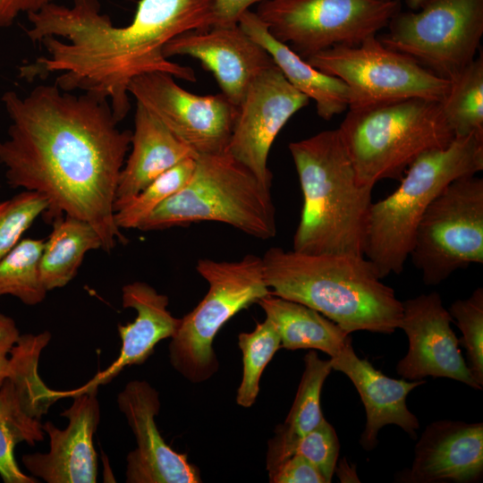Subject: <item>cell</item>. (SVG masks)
<instances>
[{
    "label": "cell",
    "instance_id": "1",
    "mask_svg": "<svg viewBox=\"0 0 483 483\" xmlns=\"http://www.w3.org/2000/svg\"><path fill=\"white\" fill-rule=\"evenodd\" d=\"M1 100L11 122L0 140L7 184L43 195L48 221L70 216L89 223L103 250L124 244L114 202L131 131L117 127L108 101L55 83L38 85L25 97L7 90Z\"/></svg>",
    "mask_w": 483,
    "mask_h": 483
},
{
    "label": "cell",
    "instance_id": "2",
    "mask_svg": "<svg viewBox=\"0 0 483 483\" xmlns=\"http://www.w3.org/2000/svg\"><path fill=\"white\" fill-rule=\"evenodd\" d=\"M215 0H140L132 21L116 27L100 12L97 0L56 3L27 14L25 34L47 55L21 65L19 77L32 81L56 74L64 91L75 89L108 101L118 122L131 108L128 86L136 76L163 72L195 81L192 68L163 54L171 39L215 24Z\"/></svg>",
    "mask_w": 483,
    "mask_h": 483
},
{
    "label": "cell",
    "instance_id": "3",
    "mask_svg": "<svg viewBox=\"0 0 483 483\" xmlns=\"http://www.w3.org/2000/svg\"><path fill=\"white\" fill-rule=\"evenodd\" d=\"M261 258L270 294L312 308L349 334L399 328L402 301L366 257L271 247Z\"/></svg>",
    "mask_w": 483,
    "mask_h": 483
},
{
    "label": "cell",
    "instance_id": "4",
    "mask_svg": "<svg viewBox=\"0 0 483 483\" xmlns=\"http://www.w3.org/2000/svg\"><path fill=\"white\" fill-rule=\"evenodd\" d=\"M303 204L292 250L364 256L373 187L361 186L338 128L292 141Z\"/></svg>",
    "mask_w": 483,
    "mask_h": 483
},
{
    "label": "cell",
    "instance_id": "5",
    "mask_svg": "<svg viewBox=\"0 0 483 483\" xmlns=\"http://www.w3.org/2000/svg\"><path fill=\"white\" fill-rule=\"evenodd\" d=\"M483 169V138L455 137L446 148L427 152L406 170L399 186L372 202L366 227L364 257L381 279L402 272L418 225L435 198L452 181Z\"/></svg>",
    "mask_w": 483,
    "mask_h": 483
},
{
    "label": "cell",
    "instance_id": "6",
    "mask_svg": "<svg viewBox=\"0 0 483 483\" xmlns=\"http://www.w3.org/2000/svg\"><path fill=\"white\" fill-rule=\"evenodd\" d=\"M338 130L358 183L369 187L401 180L417 158L455 139L440 102L424 98L348 109Z\"/></svg>",
    "mask_w": 483,
    "mask_h": 483
},
{
    "label": "cell",
    "instance_id": "7",
    "mask_svg": "<svg viewBox=\"0 0 483 483\" xmlns=\"http://www.w3.org/2000/svg\"><path fill=\"white\" fill-rule=\"evenodd\" d=\"M218 222L267 240L276 233L271 187L227 151L198 155L187 183L158 206L138 229L163 230Z\"/></svg>",
    "mask_w": 483,
    "mask_h": 483
},
{
    "label": "cell",
    "instance_id": "8",
    "mask_svg": "<svg viewBox=\"0 0 483 483\" xmlns=\"http://www.w3.org/2000/svg\"><path fill=\"white\" fill-rule=\"evenodd\" d=\"M196 270L208 284L200 302L181 318L169 343L173 368L191 383L209 379L218 369L213 342L221 327L241 310L268 295L262 258L248 254L235 261L199 259Z\"/></svg>",
    "mask_w": 483,
    "mask_h": 483
},
{
    "label": "cell",
    "instance_id": "9",
    "mask_svg": "<svg viewBox=\"0 0 483 483\" xmlns=\"http://www.w3.org/2000/svg\"><path fill=\"white\" fill-rule=\"evenodd\" d=\"M398 0H267L256 14L301 58L375 37L400 11Z\"/></svg>",
    "mask_w": 483,
    "mask_h": 483
},
{
    "label": "cell",
    "instance_id": "10",
    "mask_svg": "<svg viewBox=\"0 0 483 483\" xmlns=\"http://www.w3.org/2000/svg\"><path fill=\"white\" fill-rule=\"evenodd\" d=\"M306 61L341 79L349 89L348 109L364 108L410 98L441 102L450 81L411 56L385 46L377 36L355 46H339Z\"/></svg>",
    "mask_w": 483,
    "mask_h": 483
},
{
    "label": "cell",
    "instance_id": "11",
    "mask_svg": "<svg viewBox=\"0 0 483 483\" xmlns=\"http://www.w3.org/2000/svg\"><path fill=\"white\" fill-rule=\"evenodd\" d=\"M410 257L426 285L483 263V179L473 175L447 184L425 211Z\"/></svg>",
    "mask_w": 483,
    "mask_h": 483
},
{
    "label": "cell",
    "instance_id": "12",
    "mask_svg": "<svg viewBox=\"0 0 483 483\" xmlns=\"http://www.w3.org/2000/svg\"><path fill=\"white\" fill-rule=\"evenodd\" d=\"M380 41L437 76L453 80L475 59L483 35V0H427L399 11Z\"/></svg>",
    "mask_w": 483,
    "mask_h": 483
},
{
    "label": "cell",
    "instance_id": "13",
    "mask_svg": "<svg viewBox=\"0 0 483 483\" xmlns=\"http://www.w3.org/2000/svg\"><path fill=\"white\" fill-rule=\"evenodd\" d=\"M51 334L21 335L12 350L13 369L0 387V476L5 483H36L14 459V447L44 440L42 418L62 397L42 380L39 359Z\"/></svg>",
    "mask_w": 483,
    "mask_h": 483
},
{
    "label": "cell",
    "instance_id": "14",
    "mask_svg": "<svg viewBox=\"0 0 483 483\" xmlns=\"http://www.w3.org/2000/svg\"><path fill=\"white\" fill-rule=\"evenodd\" d=\"M128 92L197 155L226 151L238 106L222 93H191L163 72L134 77Z\"/></svg>",
    "mask_w": 483,
    "mask_h": 483
},
{
    "label": "cell",
    "instance_id": "15",
    "mask_svg": "<svg viewBox=\"0 0 483 483\" xmlns=\"http://www.w3.org/2000/svg\"><path fill=\"white\" fill-rule=\"evenodd\" d=\"M309 102L275 64L267 68L252 80L238 106L226 151L271 187V147L289 119Z\"/></svg>",
    "mask_w": 483,
    "mask_h": 483
},
{
    "label": "cell",
    "instance_id": "16",
    "mask_svg": "<svg viewBox=\"0 0 483 483\" xmlns=\"http://www.w3.org/2000/svg\"><path fill=\"white\" fill-rule=\"evenodd\" d=\"M452 322L436 292L402 301L399 328L406 334L409 346L396 365L402 378L413 381L426 377H446L482 389L462 355Z\"/></svg>",
    "mask_w": 483,
    "mask_h": 483
},
{
    "label": "cell",
    "instance_id": "17",
    "mask_svg": "<svg viewBox=\"0 0 483 483\" xmlns=\"http://www.w3.org/2000/svg\"><path fill=\"white\" fill-rule=\"evenodd\" d=\"M98 387L61 391L62 397H72V405L60 415L68 419L64 429L51 421L43 423L49 436L46 453L25 454L21 461L35 478L47 483H95L97 476V454L93 436L100 421Z\"/></svg>",
    "mask_w": 483,
    "mask_h": 483
},
{
    "label": "cell",
    "instance_id": "18",
    "mask_svg": "<svg viewBox=\"0 0 483 483\" xmlns=\"http://www.w3.org/2000/svg\"><path fill=\"white\" fill-rule=\"evenodd\" d=\"M137 446L126 457L128 483H200L199 470L186 453L174 451L161 436L155 420L160 410L158 392L146 380L130 381L117 394Z\"/></svg>",
    "mask_w": 483,
    "mask_h": 483
},
{
    "label": "cell",
    "instance_id": "19",
    "mask_svg": "<svg viewBox=\"0 0 483 483\" xmlns=\"http://www.w3.org/2000/svg\"><path fill=\"white\" fill-rule=\"evenodd\" d=\"M163 54L167 59L188 55L199 60L236 106L252 80L275 64L266 49L239 25L186 31L166 43Z\"/></svg>",
    "mask_w": 483,
    "mask_h": 483
},
{
    "label": "cell",
    "instance_id": "20",
    "mask_svg": "<svg viewBox=\"0 0 483 483\" xmlns=\"http://www.w3.org/2000/svg\"><path fill=\"white\" fill-rule=\"evenodd\" d=\"M483 475V423L437 420L428 425L411 468L397 475L406 483H472Z\"/></svg>",
    "mask_w": 483,
    "mask_h": 483
},
{
    "label": "cell",
    "instance_id": "21",
    "mask_svg": "<svg viewBox=\"0 0 483 483\" xmlns=\"http://www.w3.org/2000/svg\"><path fill=\"white\" fill-rule=\"evenodd\" d=\"M332 369L346 375L358 391L366 411L365 428L360 444L366 451L377 445V434L386 425H396L411 438L419 428L417 417L408 409L406 398L425 381L395 379L375 369L366 359L358 357L352 340L330 358Z\"/></svg>",
    "mask_w": 483,
    "mask_h": 483
},
{
    "label": "cell",
    "instance_id": "22",
    "mask_svg": "<svg viewBox=\"0 0 483 483\" xmlns=\"http://www.w3.org/2000/svg\"><path fill=\"white\" fill-rule=\"evenodd\" d=\"M124 309H133L136 318L131 323L118 325L122 347L117 359L106 369L96 374L81 388L98 387L110 383L121 371L132 365L143 364L162 340L172 338L181 318L167 309L169 299L144 282H133L122 289Z\"/></svg>",
    "mask_w": 483,
    "mask_h": 483
},
{
    "label": "cell",
    "instance_id": "23",
    "mask_svg": "<svg viewBox=\"0 0 483 483\" xmlns=\"http://www.w3.org/2000/svg\"><path fill=\"white\" fill-rule=\"evenodd\" d=\"M131 153L120 173L114 213L159 175L198 155L137 103Z\"/></svg>",
    "mask_w": 483,
    "mask_h": 483
},
{
    "label": "cell",
    "instance_id": "24",
    "mask_svg": "<svg viewBox=\"0 0 483 483\" xmlns=\"http://www.w3.org/2000/svg\"><path fill=\"white\" fill-rule=\"evenodd\" d=\"M238 25L271 56L290 84L316 104L318 116L331 120L349 106V89L339 78L309 64L286 44L274 38L256 13H244Z\"/></svg>",
    "mask_w": 483,
    "mask_h": 483
},
{
    "label": "cell",
    "instance_id": "25",
    "mask_svg": "<svg viewBox=\"0 0 483 483\" xmlns=\"http://www.w3.org/2000/svg\"><path fill=\"white\" fill-rule=\"evenodd\" d=\"M266 318L275 326L281 348L318 350L335 356L351 334L320 312L302 303L268 294L258 301Z\"/></svg>",
    "mask_w": 483,
    "mask_h": 483
},
{
    "label": "cell",
    "instance_id": "26",
    "mask_svg": "<svg viewBox=\"0 0 483 483\" xmlns=\"http://www.w3.org/2000/svg\"><path fill=\"white\" fill-rule=\"evenodd\" d=\"M332 369L330 359L321 360L316 350H310L304 356V371L293 403L285 420L276 427L274 437L268 442L267 472L287 459L294 444L324 419L320 395Z\"/></svg>",
    "mask_w": 483,
    "mask_h": 483
},
{
    "label": "cell",
    "instance_id": "27",
    "mask_svg": "<svg viewBox=\"0 0 483 483\" xmlns=\"http://www.w3.org/2000/svg\"><path fill=\"white\" fill-rule=\"evenodd\" d=\"M99 249L102 250L101 238L89 223L70 216L55 219L39 259L40 279L46 290L68 284L85 255Z\"/></svg>",
    "mask_w": 483,
    "mask_h": 483
},
{
    "label": "cell",
    "instance_id": "28",
    "mask_svg": "<svg viewBox=\"0 0 483 483\" xmlns=\"http://www.w3.org/2000/svg\"><path fill=\"white\" fill-rule=\"evenodd\" d=\"M455 137L483 138V57L475 58L453 80L440 102Z\"/></svg>",
    "mask_w": 483,
    "mask_h": 483
},
{
    "label": "cell",
    "instance_id": "29",
    "mask_svg": "<svg viewBox=\"0 0 483 483\" xmlns=\"http://www.w3.org/2000/svg\"><path fill=\"white\" fill-rule=\"evenodd\" d=\"M44 242L41 239H21L0 258V298L12 295L29 306L44 301L47 291L39 275Z\"/></svg>",
    "mask_w": 483,
    "mask_h": 483
},
{
    "label": "cell",
    "instance_id": "30",
    "mask_svg": "<svg viewBox=\"0 0 483 483\" xmlns=\"http://www.w3.org/2000/svg\"><path fill=\"white\" fill-rule=\"evenodd\" d=\"M238 345L242 353L243 370L236 402L250 408L258 397L259 380L265 368L281 348V338L274 323L266 318L251 332L241 333Z\"/></svg>",
    "mask_w": 483,
    "mask_h": 483
},
{
    "label": "cell",
    "instance_id": "31",
    "mask_svg": "<svg viewBox=\"0 0 483 483\" xmlns=\"http://www.w3.org/2000/svg\"><path fill=\"white\" fill-rule=\"evenodd\" d=\"M196 157L187 158L173 166L116 210L114 219L117 226L120 229H138L158 206L187 183L194 170Z\"/></svg>",
    "mask_w": 483,
    "mask_h": 483
},
{
    "label": "cell",
    "instance_id": "32",
    "mask_svg": "<svg viewBox=\"0 0 483 483\" xmlns=\"http://www.w3.org/2000/svg\"><path fill=\"white\" fill-rule=\"evenodd\" d=\"M462 332L468 367L475 380L483 386V289L478 287L468 298L453 301L447 309Z\"/></svg>",
    "mask_w": 483,
    "mask_h": 483
},
{
    "label": "cell",
    "instance_id": "33",
    "mask_svg": "<svg viewBox=\"0 0 483 483\" xmlns=\"http://www.w3.org/2000/svg\"><path fill=\"white\" fill-rule=\"evenodd\" d=\"M47 207L43 195L30 191L0 201V258L21 240L22 234L45 214Z\"/></svg>",
    "mask_w": 483,
    "mask_h": 483
},
{
    "label": "cell",
    "instance_id": "34",
    "mask_svg": "<svg viewBox=\"0 0 483 483\" xmlns=\"http://www.w3.org/2000/svg\"><path fill=\"white\" fill-rule=\"evenodd\" d=\"M340 444L334 427L324 418L293 445L290 456L298 454L310 462L331 482L339 455ZM289 456V457H290Z\"/></svg>",
    "mask_w": 483,
    "mask_h": 483
},
{
    "label": "cell",
    "instance_id": "35",
    "mask_svg": "<svg viewBox=\"0 0 483 483\" xmlns=\"http://www.w3.org/2000/svg\"><path fill=\"white\" fill-rule=\"evenodd\" d=\"M271 483H326L318 470L304 457L293 454L268 472Z\"/></svg>",
    "mask_w": 483,
    "mask_h": 483
},
{
    "label": "cell",
    "instance_id": "36",
    "mask_svg": "<svg viewBox=\"0 0 483 483\" xmlns=\"http://www.w3.org/2000/svg\"><path fill=\"white\" fill-rule=\"evenodd\" d=\"M21 336L15 321L0 313V387L13 369L12 350Z\"/></svg>",
    "mask_w": 483,
    "mask_h": 483
},
{
    "label": "cell",
    "instance_id": "37",
    "mask_svg": "<svg viewBox=\"0 0 483 483\" xmlns=\"http://www.w3.org/2000/svg\"><path fill=\"white\" fill-rule=\"evenodd\" d=\"M267 0H215L216 27L237 26L242 15L256 4Z\"/></svg>",
    "mask_w": 483,
    "mask_h": 483
},
{
    "label": "cell",
    "instance_id": "38",
    "mask_svg": "<svg viewBox=\"0 0 483 483\" xmlns=\"http://www.w3.org/2000/svg\"><path fill=\"white\" fill-rule=\"evenodd\" d=\"M56 0H0V29L11 27L23 13H35Z\"/></svg>",
    "mask_w": 483,
    "mask_h": 483
},
{
    "label": "cell",
    "instance_id": "39",
    "mask_svg": "<svg viewBox=\"0 0 483 483\" xmlns=\"http://www.w3.org/2000/svg\"><path fill=\"white\" fill-rule=\"evenodd\" d=\"M335 472L339 477L341 482H359L355 470H352L350 464L345 459H343L340 463L335 466Z\"/></svg>",
    "mask_w": 483,
    "mask_h": 483
},
{
    "label": "cell",
    "instance_id": "40",
    "mask_svg": "<svg viewBox=\"0 0 483 483\" xmlns=\"http://www.w3.org/2000/svg\"><path fill=\"white\" fill-rule=\"evenodd\" d=\"M427 0H406V4L411 10L419 9Z\"/></svg>",
    "mask_w": 483,
    "mask_h": 483
}]
</instances>
